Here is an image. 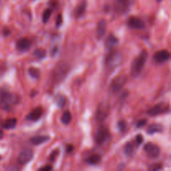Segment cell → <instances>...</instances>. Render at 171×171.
Masks as SVG:
<instances>
[{
    "label": "cell",
    "instance_id": "cell-4",
    "mask_svg": "<svg viewBox=\"0 0 171 171\" xmlns=\"http://www.w3.org/2000/svg\"><path fill=\"white\" fill-rule=\"evenodd\" d=\"M112 2L115 13L122 15L129 11L134 3V0H112Z\"/></svg>",
    "mask_w": 171,
    "mask_h": 171
},
{
    "label": "cell",
    "instance_id": "cell-28",
    "mask_svg": "<svg viewBox=\"0 0 171 171\" xmlns=\"http://www.w3.org/2000/svg\"><path fill=\"white\" fill-rule=\"evenodd\" d=\"M162 169H163V166H162L161 164H151L149 167L148 169L150 171H158L161 170Z\"/></svg>",
    "mask_w": 171,
    "mask_h": 171
},
{
    "label": "cell",
    "instance_id": "cell-7",
    "mask_svg": "<svg viewBox=\"0 0 171 171\" xmlns=\"http://www.w3.org/2000/svg\"><path fill=\"white\" fill-rule=\"evenodd\" d=\"M127 76L125 75H119L115 77L110 83V90L113 93H117L122 90L125 84L127 83Z\"/></svg>",
    "mask_w": 171,
    "mask_h": 171
},
{
    "label": "cell",
    "instance_id": "cell-20",
    "mask_svg": "<svg viewBox=\"0 0 171 171\" xmlns=\"http://www.w3.org/2000/svg\"><path fill=\"white\" fill-rule=\"evenodd\" d=\"M164 129V127L160 124H153L150 125L147 129V133L149 134H154L156 133H161Z\"/></svg>",
    "mask_w": 171,
    "mask_h": 171
},
{
    "label": "cell",
    "instance_id": "cell-10",
    "mask_svg": "<svg viewBox=\"0 0 171 171\" xmlns=\"http://www.w3.org/2000/svg\"><path fill=\"white\" fill-rule=\"evenodd\" d=\"M144 150L146 153V154L151 159L158 158L160 154V149L159 146L154 144V143L149 142L144 146Z\"/></svg>",
    "mask_w": 171,
    "mask_h": 171
},
{
    "label": "cell",
    "instance_id": "cell-30",
    "mask_svg": "<svg viewBox=\"0 0 171 171\" xmlns=\"http://www.w3.org/2000/svg\"><path fill=\"white\" fill-rule=\"evenodd\" d=\"M118 127H119L121 132H124L125 130V129H126V122L125 120H120L118 122Z\"/></svg>",
    "mask_w": 171,
    "mask_h": 171
},
{
    "label": "cell",
    "instance_id": "cell-34",
    "mask_svg": "<svg viewBox=\"0 0 171 171\" xmlns=\"http://www.w3.org/2000/svg\"><path fill=\"white\" fill-rule=\"evenodd\" d=\"M62 22H63V18H62V14H59L57 16L56 18V25L57 27H59V26L62 24Z\"/></svg>",
    "mask_w": 171,
    "mask_h": 171
},
{
    "label": "cell",
    "instance_id": "cell-29",
    "mask_svg": "<svg viewBox=\"0 0 171 171\" xmlns=\"http://www.w3.org/2000/svg\"><path fill=\"white\" fill-rule=\"evenodd\" d=\"M57 104L60 107H64V105H65V98L64 96H62V95L57 96Z\"/></svg>",
    "mask_w": 171,
    "mask_h": 171
},
{
    "label": "cell",
    "instance_id": "cell-8",
    "mask_svg": "<svg viewBox=\"0 0 171 171\" xmlns=\"http://www.w3.org/2000/svg\"><path fill=\"white\" fill-rule=\"evenodd\" d=\"M110 113V105L106 103H101L99 105L96 110L95 118L98 122H103L107 118Z\"/></svg>",
    "mask_w": 171,
    "mask_h": 171
},
{
    "label": "cell",
    "instance_id": "cell-17",
    "mask_svg": "<svg viewBox=\"0 0 171 171\" xmlns=\"http://www.w3.org/2000/svg\"><path fill=\"white\" fill-rule=\"evenodd\" d=\"M106 28H107L106 21L105 19H101L98 23L97 29H96V35H97L98 39H101L105 36V33H106Z\"/></svg>",
    "mask_w": 171,
    "mask_h": 171
},
{
    "label": "cell",
    "instance_id": "cell-6",
    "mask_svg": "<svg viewBox=\"0 0 171 171\" xmlns=\"http://www.w3.org/2000/svg\"><path fill=\"white\" fill-rule=\"evenodd\" d=\"M110 139V133L106 126H100L95 134V142L101 145Z\"/></svg>",
    "mask_w": 171,
    "mask_h": 171
},
{
    "label": "cell",
    "instance_id": "cell-19",
    "mask_svg": "<svg viewBox=\"0 0 171 171\" xmlns=\"http://www.w3.org/2000/svg\"><path fill=\"white\" fill-rule=\"evenodd\" d=\"M50 139V137L48 135H39L34 136L30 139V142L34 145H40L41 144L45 143Z\"/></svg>",
    "mask_w": 171,
    "mask_h": 171
},
{
    "label": "cell",
    "instance_id": "cell-16",
    "mask_svg": "<svg viewBox=\"0 0 171 171\" xmlns=\"http://www.w3.org/2000/svg\"><path fill=\"white\" fill-rule=\"evenodd\" d=\"M31 47V41L28 38H21L17 42L16 44V48L19 51H27L30 49Z\"/></svg>",
    "mask_w": 171,
    "mask_h": 171
},
{
    "label": "cell",
    "instance_id": "cell-31",
    "mask_svg": "<svg viewBox=\"0 0 171 171\" xmlns=\"http://www.w3.org/2000/svg\"><path fill=\"white\" fill-rule=\"evenodd\" d=\"M59 149H55L54 151H53V153L50 154V156H49V159L52 161H54L55 160V159L57 158V156L59 155Z\"/></svg>",
    "mask_w": 171,
    "mask_h": 171
},
{
    "label": "cell",
    "instance_id": "cell-38",
    "mask_svg": "<svg viewBox=\"0 0 171 171\" xmlns=\"http://www.w3.org/2000/svg\"><path fill=\"white\" fill-rule=\"evenodd\" d=\"M162 0H156V2H161Z\"/></svg>",
    "mask_w": 171,
    "mask_h": 171
},
{
    "label": "cell",
    "instance_id": "cell-14",
    "mask_svg": "<svg viewBox=\"0 0 171 171\" xmlns=\"http://www.w3.org/2000/svg\"><path fill=\"white\" fill-rule=\"evenodd\" d=\"M43 113H44V110L41 107H37L35 108L34 110H33L31 111L28 115H27V120H29V121H37L41 118V116L43 115Z\"/></svg>",
    "mask_w": 171,
    "mask_h": 171
},
{
    "label": "cell",
    "instance_id": "cell-36",
    "mask_svg": "<svg viewBox=\"0 0 171 171\" xmlns=\"http://www.w3.org/2000/svg\"><path fill=\"white\" fill-rule=\"evenodd\" d=\"M72 149H73V147H72L71 145L68 146V152H69H69H72V151H71Z\"/></svg>",
    "mask_w": 171,
    "mask_h": 171
},
{
    "label": "cell",
    "instance_id": "cell-24",
    "mask_svg": "<svg viewBox=\"0 0 171 171\" xmlns=\"http://www.w3.org/2000/svg\"><path fill=\"white\" fill-rule=\"evenodd\" d=\"M72 120V115L70 114L69 110H66V111H64L63 115H62L61 117V121L62 123L65 125H68L69 123L71 122Z\"/></svg>",
    "mask_w": 171,
    "mask_h": 171
},
{
    "label": "cell",
    "instance_id": "cell-22",
    "mask_svg": "<svg viewBox=\"0 0 171 171\" xmlns=\"http://www.w3.org/2000/svg\"><path fill=\"white\" fill-rule=\"evenodd\" d=\"M124 150H125V154L128 157H132L134 154V153H135L134 145L132 143H130V142H129V143L125 144Z\"/></svg>",
    "mask_w": 171,
    "mask_h": 171
},
{
    "label": "cell",
    "instance_id": "cell-26",
    "mask_svg": "<svg viewBox=\"0 0 171 171\" xmlns=\"http://www.w3.org/2000/svg\"><path fill=\"white\" fill-rule=\"evenodd\" d=\"M33 55L38 59H43L46 56V51L44 49H38L33 51Z\"/></svg>",
    "mask_w": 171,
    "mask_h": 171
},
{
    "label": "cell",
    "instance_id": "cell-21",
    "mask_svg": "<svg viewBox=\"0 0 171 171\" xmlns=\"http://www.w3.org/2000/svg\"><path fill=\"white\" fill-rule=\"evenodd\" d=\"M17 122H18V120H16L15 118H11V119L6 120L5 122H3L2 126L5 129H13V128L16 127Z\"/></svg>",
    "mask_w": 171,
    "mask_h": 171
},
{
    "label": "cell",
    "instance_id": "cell-11",
    "mask_svg": "<svg viewBox=\"0 0 171 171\" xmlns=\"http://www.w3.org/2000/svg\"><path fill=\"white\" fill-rule=\"evenodd\" d=\"M33 157V152L31 149L26 148L23 149V150H21L18 156V162L20 164H26L28 162H30L32 160V159Z\"/></svg>",
    "mask_w": 171,
    "mask_h": 171
},
{
    "label": "cell",
    "instance_id": "cell-18",
    "mask_svg": "<svg viewBox=\"0 0 171 171\" xmlns=\"http://www.w3.org/2000/svg\"><path fill=\"white\" fill-rule=\"evenodd\" d=\"M118 43H119V39L117 38V37L114 35L113 33H110L105 41V48L108 50H112L117 45Z\"/></svg>",
    "mask_w": 171,
    "mask_h": 171
},
{
    "label": "cell",
    "instance_id": "cell-27",
    "mask_svg": "<svg viewBox=\"0 0 171 171\" xmlns=\"http://www.w3.org/2000/svg\"><path fill=\"white\" fill-rule=\"evenodd\" d=\"M52 14V9L51 8H47L46 10H44V12L43 13V15H42V21L43 23H46L49 20V18Z\"/></svg>",
    "mask_w": 171,
    "mask_h": 171
},
{
    "label": "cell",
    "instance_id": "cell-2",
    "mask_svg": "<svg viewBox=\"0 0 171 171\" xmlns=\"http://www.w3.org/2000/svg\"><path fill=\"white\" fill-rule=\"evenodd\" d=\"M19 101V97L9 92H3L0 96V108L3 110L8 111L16 105Z\"/></svg>",
    "mask_w": 171,
    "mask_h": 171
},
{
    "label": "cell",
    "instance_id": "cell-35",
    "mask_svg": "<svg viewBox=\"0 0 171 171\" xmlns=\"http://www.w3.org/2000/svg\"><path fill=\"white\" fill-rule=\"evenodd\" d=\"M52 166L50 165H47V166H44V167H42V168L39 169V170H44V171H49L52 169Z\"/></svg>",
    "mask_w": 171,
    "mask_h": 171
},
{
    "label": "cell",
    "instance_id": "cell-13",
    "mask_svg": "<svg viewBox=\"0 0 171 171\" xmlns=\"http://www.w3.org/2000/svg\"><path fill=\"white\" fill-rule=\"evenodd\" d=\"M169 57H170V54L169 53L168 50L162 49V50L156 52L154 55V59L158 64H163L164 62L168 61L169 59Z\"/></svg>",
    "mask_w": 171,
    "mask_h": 171
},
{
    "label": "cell",
    "instance_id": "cell-3",
    "mask_svg": "<svg viewBox=\"0 0 171 171\" xmlns=\"http://www.w3.org/2000/svg\"><path fill=\"white\" fill-rule=\"evenodd\" d=\"M122 61V55L120 52L116 50H110V53L108 54L105 60V64L106 69L109 70H113L115 68H117Z\"/></svg>",
    "mask_w": 171,
    "mask_h": 171
},
{
    "label": "cell",
    "instance_id": "cell-33",
    "mask_svg": "<svg viewBox=\"0 0 171 171\" xmlns=\"http://www.w3.org/2000/svg\"><path fill=\"white\" fill-rule=\"evenodd\" d=\"M146 123H147V120H144V119H143V120H140L139 121H138V123H137L136 127L142 128L143 126H144V125H146Z\"/></svg>",
    "mask_w": 171,
    "mask_h": 171
},
{
    "label": "cell",
    "instance_id": "cell-23",
    "mask_svg": "<svg viewBox=\"0 0 171 171\" xmlns=\"http://www.w3.org/2000/svg\"><path fill=\"white\" fill-rule=\"evenodd\" d=\"M101 161V156L100 154H94L92 155H90L89 158L86 159V162H87L89 164H97Z\"/></svg>",
    "mask_w": 171,
    "mask_h": 171
},
{
    "label": "cell",
    "instance_id": "cell-15",
    "mask_svg": "<svg viewBox=\"0 0 171 171\" xmlns=\"http://www.w3.org/2000/svg\"><path fill=\"white\" fill-rule=\"evenodd\" d=\"M86 8H87V3L86 1L84 0L82 1L81 3H79V5L77 6L76 8H74V16L76 18H81L82 16L84 15L85 13V11H86Z\"/></svg>",
    "mask_w": 171,
    "mask_h": 171
},
{
    "label": "cell",
    "instance_id": "cell-12",
    "mask_svg": "<svg viewBox=\"0 0 171 171\" xmlns=\"http://www.w3.org/2000/svg\"><path fill=\"white\" fill-rule=\"evenodd\" d=\"M128 26L134 29H143L145 28V23L141 18L138 17H129L127 21Z\"/></svg>",
    "mask_w": 171,
    "mask_h": 171
},
{
    "label": "cell",
    "instance_id": "cell-5",
    "mask_svg": "<svg viewBox=\"0 0 171 171\" xmlns=\"http://www.w3.org/2000/svg\"><path fill=\"white\" fill-rule=\"evenodd\" d=\"M69 67L67 64H59L57 65L56 68L54 69L53 72V79L54 82H60L64 79V77L66 76V74L69 72Z\"/></svg>",
    "mask_w": 171,
    "mask_h": 171
},
{
    "label": "cell",
    "instance_id": "cell-25",
    "mask_svg": "<svg viewBox=\"0 0 171 171\" xmlns=\"http://www.w3.org/2000/svg\"><path fill=\"white\" fill-rule=\"evenodd\" d=\"M28 74L31 77H33V79H38L40 77V70L34 67H31L28 69Z\"/></svg>",
    "mask_w": 171,
    "mask_h": 171
},
{
    "label": "cell",
    "instance_id": "cell-37",
    "mask_svg": "<svg viewBox=\"0 0 171 171\" xmlns=\"http://www.w3.org/2000/svg\"><path fill=\"white\" fill-rule=\"evenodd\" d=\"M3 132L0 129V139H3Z\"/></svg>",
    "mask_w": 171,
    "mask_h": 171
},
{
    "label": "cell",
    "instance_id": "cell-39",
    "mask_svg": "<svg viewBox=\"0 0 171 171\" xmlns=\"http://www.w3.org/2000/svg\"><path fill=\"white\" fill-rule=\"evenodd\" d=\"M0 159H1V156H0Z\"/></svg>",
    "mask_w": 171,
    "mask_h": 171
},
{
    "label": "cell",
    "instance_id": "cell-32",
    "mask_svg": "<svg viewBox=\"0 0 171 171\" xmlns=\"http://www.w3.org/2000/svg\"><path fill=\"white\" fill-rule=\"evenodd\" d=\"M135 141H136V144H137V145L141 144L143 143V141H144L143 135H142V134H138V135H136Z\"/></svg>",
    "mask_w": 171,
    "mask_h": 171
},
{
    "label": "cell",
    "instance_id": "cell-9",
    "mask_svg": "<svg viewBox=\"0 0 171 171\" xmlns=\"http://www.w3.org/2000/svg\"><path fill=\"white\" fill-rule=\"evenodd\" d=\"M169 110V106L165 103H159L153 108H151L147 111V114L150 116H157V115H162L168 113Z\"/></svg>",
    "mask_w": 171,
    "mask_h": 171
},
{
    "label": "cell",
    "instance_id": "cell-1",
    "mask_svg": "<svg viewBox=\"0 0 171 171\" xmlns=\"http://www.w3.org/2000/svg\"><path fill=\"white\" fill-rule=\"evenodd\" d=\"M147 59H148V52L146 50H142V52L134 59V61L131 64L130 73L132 76L137 77L141 74L147 61Z\"/></svg>",
    "mask_w": 171,
    "mask_h": 171
}]
</instances>
